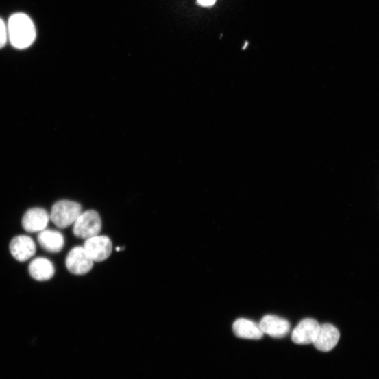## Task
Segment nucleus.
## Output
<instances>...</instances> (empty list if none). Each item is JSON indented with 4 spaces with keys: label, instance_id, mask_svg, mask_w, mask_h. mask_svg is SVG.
<instances>
[{
    "label": "nucleus",
    "instance_id": "f257e3e1",
    "mask_svg": "<svg viewBox=\"0 0 379 379\" xmlns=\"http://www.w3.org/2000/svg\"><path fill=\"white\" fill-rule=\"evenodd\" d=\"M8 38L12 46L19 49L30 47L36 38L35 25L25 14L12 15L8 23Z\"/></svg>",
    "mask_w": 379,
    "mask_h": 379
},
{
    "label": "nucleus",
    "instance_id": "f03ea898",
    "mask_svg": "<svg viewBox=\"0 0 379 379\" xmlns=\"http://www.w3.org/2000/svg\"><path fill=\"white\" fill-rule=\"evenodd\" d=\"M82 213L80 204L69 200L56 202L49 215L51 221L60 228H66L73 225Z\"/></svg>",
    "mask_w": 379,
    "mask_h": 379
},
{
    "label": "nucleus",
    "instance_id": "7ed1b4c3",
    "mask_svg": "<svg viewBox=\"0 0 379 379\" xmlns=\"http://www.w3.org/2000/svg\"><path fill=\"white\" fill-rule=\"evenodd\" d=\"M102 221L99 215L94 210L81 213L73 224L74 235L80 239H88L99 235Z\"/></svg>",
    "mask_w": 379,
    "mask_h": 379
},
{
    "label": "nucleus",
    "instance_id": "20e7f679",
    "mask_svg": "<svg viewBox=\"0 0 379 379\" xmlns=\"http://www.w3.org/2000/svg\"><path fill=\"white\" fill-rule=\"evenodd\" d=\"M93 265L94 261L82 247H76L71 249L66 259L68 271L77 276L88 273L93 269Z\"/></svg>",
    "mask_w": 379,
    "mask_h": 379
},
{
    "label": "nucleus",
    "instance_id": "39448f33",
    "mask_svg": "<svg viewBox=\"0 0 379 379\" xmlns=\"http://www.w3.org/2000/svg\"><path fill=\"white\" fill-rule=\"evenodd\" d=\"M83 247L94 262H101L110 256L112 245L108 237L97 236L86 239Z\"/></svg>",
    "mask_w": 379,
    "mask_h": 379
},
{
    "label": "nucleus",
    "instance_id": "423d86ee",
    "mask_svg": "<svg viewBox=\"0 0 379 379\" xmlns=\"http://www.w3.org/2000/svg\"><path fill=\"white\" fill-rule=\"evenodd\" d=\"M320 326L317 320L307 318L302 320L293 330L291 340L296 344L308 345L313 343L318 334Z\"/></svg>",
    "mask_w": 379,
    "mask_h": 379
},
{
    "label": "nucleus",
    "instance_id": "0eeeda50",
    "mask_svg": "<svg viewBox=\"0 0 379 379\" xmlns=\"http://www.w3.org/2000/svg\"><path fill=\"white\" fill-rule=\"evenodd\" d=\"M258 325L264 334L273 338L284 337L290 330L288 320L273 315L265 316Z\"/></svg>",
    "mask_w": 379,
    "mask_h": 379
},
{
    "label": "nucleus",
    "instance_id": "6e6552de",
    "mask_svg": "<svg viewBox=\"0 0 379 379\" xmlns=\"http://www.w3.org/2000/svg\"><path fill=\"white\" fill-rule=\"evenodd\" d=\"M50 217L42 208H32L27 210L22 219V226L28 232H40L46 229Z\"/></svg>",
    "mask_w": 379,
    "mask_h": 379
},
{
    "label": "nucleus",
    "instance_id": "1a4fd4ad",
    "mask_svg": "<svg viewBox=\"0 0 379 379\" xmlns=\"http://www.w3.org/2000/svg\"><path fill=\"white\" fill-rule=\"evenodd\" d=\"M339 339L338 329L332 325L325 324L320 326L313 345L320 352H329L337 345Z\"/></svg>",
    "mask_w": 379,
    "mask_h": 379
},
{
    "label": "nucleus",
    "instance_id": "9d476101",
    "mask_svg": "<svg viewBox=\"0 0 379 379\" xmlns=\"http://www.w3.org/2000/svg\"><path fill=\"white\" fill-rule=\"evenodd\" d=\"M10 249L16 260L25 262L35 255L36 245L32 238L27 236H19L11 241Z\"/></svg>",
    "mask_w": 379,
    "mask_h": 379
},
{
    "label": "nucleus",
    "instance_id": "9b49d317",
    "mask_svg": "<svg viewBox=\"0 0 379 379\" xmlns=\"http://www.w3.org/2000/svg\"><path fill=\"white\" fill-rule=\"evenodd\" d=\"M39 244L45 250L51 253L61 252L65 244L64 236L60 232L53 230H44L39 232Z\"/></svg>",
    "mask_w": 379,
    "mask_h": 379
},
{
    "label": "nucleus",
    "instance_id": "f8f14e48",
    "mask_svg": "<svg viewBox=\"0 0 379 379\" xmlns=\"http://www.w3.org/2000/svg\"><path fill=\"white\" fill-rule=\"evenodd\" d=\"M232 330L236 337L242 339L258 340L265 334L259 325L245 318L238 319L233 323Z\"/></svg>",
    "mask_w": 379,
    "mask_h": 379
},
{
    "label": "nucleus",
    "instance_id": "ddd939ff",
    "mask_svg": "<svg viewBox=\"0 0 379 379\" xmlns=\"http://www.w3.org/2000/svg\"><path fill=\"white\" fill-rule=\"evenodd\" d=\"M29 273L38 281L50 280L55 273V268L51 262L45 258H36L29 265Z\"/></svg>",
    "mask_w": 379,
    "mask_h": 379
},
{
    "label": "nucleus",
    "instance_id": "4468645a",
    "mask_svg": "<svg viewBox=\"0 0 379 379\" xmlns=\"http://www.w3.org/2000/svg\"><path fill=\"white\" fill-rule=\"evenodd\" d=\"M8 39V27L4 21L0 19V49L3 48Z\"/></svg>",
    "mask_w": 379,
    "mask_h": 379
},
{
    "label": "nucleus",
    "instance_id": "2eb2a0df",
    "mask_svg": "<svg viewBox=\"0 0 379 379\" xmlns=\"http://www.w3.org/2000/svg\"><path fill=\"white\" fill-rule=\"evenodd\" d=\"M197 2L201 6L210 7L215 3L216 0H197Z\"/></svg>",
    "mask_w": 379,
    "mask_h": 379
}]
</instances>
